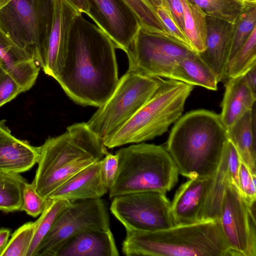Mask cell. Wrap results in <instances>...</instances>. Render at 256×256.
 Returning <instances> with one entry per match:
<instances>
[{
	"mask_svg": "<svg viewBox=\"0 0 256 256\" xmlns=\"http://www.w3.org/2000/svg\"><path fill=\"white\" fill-rule=\"evenodd\" d=\"M82 14L74 21L54 79L74 102L98 108L110 97L119 81L116 48Z\"/></svg>",
	"mask_w": 256,
	"mask_h": 256,
	"instance_id": "1",
	"label": "cell"
},
{
	"mask_svg": "<svg viewBox=\"0 0 256 256\" xmlns=\"http://www.w3.org/2000/svg\"><path fill=\"white\" fill-rule=\"evenodd\" d=\"M228 140L220 114L198 110L177 120L166 148L181 175L188 179L208 178L215 174Z\"/></svg>",
	"mask_w": 256,
	"mask_h": 256,
	"instance_id": "2",
	"label": "cell"
},
{
	"mask_svg": "<svg viewBox=\"0 0 256 256\" xmlns=\"http://www.w3.org/2000/svg\"><path fill=\"white\" fill-rule=\"evenodd\" d=\"M38 148V166L32 183L46 198L108 152L102 140L84 122L70 126L60 135L48 138Z\"/></svg>",
	"mask_w": 256,
	"mask_h": 256,
	"instance_id": "3",
	"label": "cell"
},
{
	"mask_svg": "<svg viewBox=\"0 0 256 256\" xmlns=\"http://www.w3.org/2000/svg\"><path fill=\"white\" fill-rule=\"evenodd\" d=\"M126 230L122 251L126 256H236L218 220L177 224L155 232Z\"/></svg>",
	"mask_w": 256,
	"mask_h": 256,
	"instance_id": "4",
	"label": "cell"
},
{
	"mask_svg": "<svg viewBox=\"0 0 256 256\" xmlns=\"http://www.w3.org/2000/svg\"><path fill=\"white\" fill-rule=\"evenodd\" d=\"M118 168L108 190L110 198L142 192L166 193L178 181L176 166L166 148L140 142L122 148L116 152Z\"/></svg>",
	"mask_w": 256,
	"mask_h": 256,
	"instance_id": "5",
	"label": "cell"
},
{
	"mask_svg": "<svg viewBox=\"0 0 256 256\" xmlns=\"http://www.w3.org/2000/svg\"><path fill=\"white\" fill-rule=\"evenodd\" d=\"M193 86L171 79H162L150 98L125 124L102 141L108 148L148 140L166 132L184 110Z\"/></svg>",
	"mask_w": 256,
	"mask_h": 256,
	"instance_id": "6",
	"label": "cell"
},
{
	"mask_svg": "<svg viewBox=\"0 0 256 256\" xmlns=\"http://www.w3.org/2000/svg\"><path fill=\"white\" fill-rule=\"evenodd\" d=\"M162 78L128 70L108 100L86 122L102 141L125 124L150 98Z\"/></svg>",
	"mask_w": 256,
	"mask_h": 256,
	"instance_id": "7",
	"label": "cell"
},
{
	"mask_svg": "<svg viewBox=\"0 0 256 256\" xmlns=\"http://www.w3.org/2000/svg\"><path fill=\"white\" fill-rule=\"evenodd\" d=\"M53 13V0H10L0 10V26L37 62L51 28Z\"/></svg>",
	"mask_w": 256,
	"mask_h": 256,
	"instance_id": "8",
	"label": "cell"
},
{
	"mask_svg": "<svg viewBox=\"0 0 256 256\" xmlns=\"http://www.w3.org/2000/svg\"><path fill=\"white\" fill-rule=\"evenodd\" d=\"M194 52L166 34L140 26L126 53L128 70L172 80L178 62Z\"/></svg>",
	"mask_w": 256,
	"mask_h": 256,
	"instance_id": "9",
	"label": "cell"
},
{
	"mask_svg": "<svg viewBox=\"0 0 256 256\" xmlns=\"http://www.w3.org/2000/svg\"><path fill=\"white\" fill-rule=\"evenodd\" d=\"M110 210L126 230H160L176 225L166 193L148 191L113 198Z\"/></svg>",
	"mask_w": 256,
	"mask_h": 256,
	"instance_id": "10",
	"label": "cell"
},
{
	"mask_svg": "<svg viewBox=\"0 0 256 256\" xmlns=\"http://www.w3.org/2000/svg\"><path fill=\"white\" fill-rule=\"evenodd\" d=\"M90 230H110L104 202L100 198L72 202L42 240L35 256H54L58 247L67 239Z\"/></svg>",
	"mask_w": 256,
	"mask_h": 256,
	"instance_id": "11",
	"label": "cell"
},
{
	"mask_svg": "<svg viewBox=\"0 0 256 256\" xmlns=\"http://www.w3.org/2000/svg\"><path fill=\"white\" fill-rule=\"evenodd\" d=\"M218 222L228 246L236 256H256L255 208L248 206L232 180L224 192Z\"/></svg>",
	"mask_w": 256,
	"mask_h": 256,
	"instance_id": "12",
	"label": "cell"
},
{
	"mask_svg": "<svg viewBox=\"0 0 256 256\" xmlns=\"http://www.w3.org/2000/svg\"><path fill=\"white\" fill-rule=\"evenodd\" d=\"M86 14L125 52L140 26L136 14L124 0H88Z\"/></svg>",
	"mask_w": 256,
	"mask_h": 256,
	"instance_id": "13",
	"label": "cell"
},
{
	"mask_svg": "<svg viewBox=\"0 0 256 256\" xmlns=\"http://www.w3.org/2000/svg\"><path fill=\"white\" fill-rule=\"evenodd\" d=\"M50 32L37 60L44 73L55 78L58 64L65 52L74 21L79 12L66 0H53Z\"/></svg>",
	"mask_w": 256,
	"mask_h": 256,
	"instance_id": "14",
	"label": "cell"
},
{
	"mask_svg": "<svg viewBox=\"0 0 256 256\" xmlns=\"http://www.w3.org/2000/svg\"><path fill=\"white\" fill-rule=\"evenodd\" d=\"M0 68L20 86L23 92L35 84L40 66L32 54L20 48L0 26Z\"/></svg>",
	"mask_w": 256,
	"mask_h": 256,
	"instance_id": "15",
	"label": "cell"
},
{
	"mask_svg": "<svg viewBox=\"0 0 256 256\" xmlns=\"http://www.w3.org/2000/svg\"><path fill=\"white\" fill-rule=\"evenodd\" d=\"M206 49L199 54L216 75L218 82L226 78L233 24L206 16Z\"/></svg>",
	"mask_w": 256,
	"mask_h": 256,
	"instance_id": "16",
	"label": "cell"
},
{
	"mask_svg": "<svg viewBox=\"0 0 256 256\" xmlns=\"http://www.w3.org/2000/svg\"><path fill=\"white\" fill-rule=\"evenodd\" d=\"M213 177L189 178L176 191L171 202L176 225L200 222Z\"/></svg>",
	"mask_w": 256,
	"mask_h": 256,
	"instance_id": "17",
	"label": "cell"
},
{
	"mask_svg": "<svg viewBox=\"0 0 256 256\" xmlns=\"http://www.w3.org/2000/svg\"><path fill=\"white\" fill-rule=\"evenodd\" d=\"M119 252L110 230H84L68 238L54 256H118Z\"/></svg>",
	"mask_w": 256,
	"mask_h": 256,
	"instance_id": "18",
	"label": "cell"
},
{
	"mask_svg": "<svg viewBox=\"0 0 256 256\" xmlns=\"http://www.w3.org/2000/svg\"><path fill=\"white\" fill-rule=\"evenodd\" d=\"M0 120V170L20 174L30 170L38 162L39 148L14 137Z\"/></svg>",
	"mask_w": 256,
	"mask_h": 256,
	"instance_id": "19",
	"label": "cell"
},
{
	"mask_svg": "<svg viewBox=\"0 0 256 256\" xmlns=\"http://www.w3.org/2000/svg\"><path fill=\"white\" fill-rule=\"evenodd\" d=\"M101 172V160L82 170L57 188L48 198L70 202L99 198L108 192Z\"/></svg>",
	"mask_w": 256,
	"mask_h": 256,
	"instance_id": "20",
	"label": "cell"
},
{
	"mask_svg": "<svg viewBox=\"0 0 256 256\" xmlns=\"http://www.w3.org/2000/svg\"><path fill=\"white\" fill-rule=\"evenodd\" d=\"M256 94L244 75L228 78L222 104L221 120L228 130L255 105Z\"/></svg>",
	"mask_w": 256,
	"mask_h": 256,
	"instance_id": "21",
	"label": "cell"
},
{
	"mask_svg": "<svg viewBox=\"0 0 256 256\" xmlns=\"http://www.w3.org/2000/svg\"><path fill=\"white\" fill-rule=\"evenodd\" d=\"M254 108L227 130L228 139L236 148L240 160L256 176L255 110Z\"/></svg>",
	"mask_w": 256,
	"mask_h": 256,
	"instance_id": "22",
	"label": "cell"
},
{
	"mask_svg": "<svg viewBox=\"0 0 256 256\" xmlns=\"http://www.w3.org/2000/svg\"><path fill=\"white\" fill-rule=\"evenodd\" d=\"M172 80L210 90L218 88L214 72L199 54L194 52L180 60L174 70Z\"/></svg>",
	"mask_w": 256,
	"mask_h": 256,
	"instance_id": "23",
	"label": "cell"
},
{
	"mask_svg": "<svg viewBox=\"0 0 256 256\" xmlns=\"http://www.w3.org/2000/svg\"><path fill=\"white\" fill-rule=\"evenodd\" d=\"M184 6V32L192 50L198 53L206 49V14L188 0H182Z\"/></svg>",
	"mask_w": 256,
	"mask_h": 256,
	"instance_id": "24",
	"label": "cell"
},
{
	"mask_svg": "<svg viewBox=\"0 0 256 256\" xmlns=\"http://www.w3.org/2000/svg\"><path fill=\"white\" fill-rule=\"evenodd\" d=\"M229 180H232L227 172L226 159L224 148L220 165L214 176L213 180L207 195L201 214V221L218 220L221 202L226 186Z\"/></svg>",
	"mask_w": 256,
	"mask_h": 256,
	"instance_id": "25",
	"label": "cell"
},
{
	"mask_svg": "<svg viewBox=\"0 0 256 256\" xmlns=\"http://www.w3.org/2000/svg\"><path fill=\"white\" fill-rule=\"evenodd\" d=\"M72 204L62 199L47 198L46 206L35 222L34 234L26 256H35L36 250L60 215Z\"/></svg>",
	"mask_w": 256,
	"mask_h": 256,
	"instance_id": "26",
	"label": "cell"
},
{
	"mask_svg": "<svg viewBox=\"0 0 256 256\" xmlns=\"http://www.w3.org/2000/svg\"><path fill=\"white\" fill-rule=\"evenodd\" d=\"M26 182L20 174L0 170V210H20L22 190Z\"/></svg>",
	"mask_w": 256,
	"mask_h": 256,
	"instance_id": "27",
	"label": "cell"
},
{
	"mask_svg": "<svg viewBox=\"0 0 256 256\" xmlns=\"http://www.w3.org/2000/svg\"><path fill=\"white\" fill-rule=\"evenodd\" d=\"M233 30L228 62L234 56L256 28V2H246L233 24Z\"/></svg>",
	"mask_w": 256,
	"mask_h": 256,
	"instance_id": "28",
	"label": "cell"
},
{
	"mask_svg": "<svg viewBox=\"0 0 256 256\" xmlns=\"http://www.w3.org/2000/svg\"><path fill=\"white\" fill-rule=\"evenodd\" d=\"M256 64V28L239 49L234 56L228 62L226 78L243 75Z\"/></svg>",
	"mask_w": 256,
	"mask_h": 256,
	"instance_id": "29",
	"label": "cell"
},
{
	"mask_svg": "<svg viewBox=\"0 0 256 256\" xmlns=\"http://www.w3.org/2000/svg\"><path fill=\"white\" fill-rule=\"evenodd\" d=\"M206 14L234 24L242 12L244 2L240 0H188Z\"/></svg>",
	"mask_w": 256,
	"mask_h": 256,
	"instance_id": "30",
	"label": "cell"
},
{
	"mask_svg": "<svg viewBox=\"0 0 256 256\" xmlns=\"http://www.w3.org/2000/svg\"><path fill=\"white\" fill-rule=\"evenodd\" d=\"M35 222H26L18 228L12 237L0 256H26L32 240Z\"/></svg>",
	"mask_w": 256,
	"mask_h": 256,
	"instance_id": "31",
	"label": "cell"
},
{
	"mask_svg": "<svg viewBox=\"0 0 256 256\" xmlns=\"http://www.w3.org/2000/svg\"><path fill=\"white\" fill-rule=\"evenodd\" d=\"M124 0L134 12L141 26L166 34L157 14L156 7L146 0Z\"/></svg>",
	"mask_w": 256,
	"mask_h": 256,
	"instance_id": "32",
	"label": "cell"
},
{
	"mask_svg": "<svg viewBox=\"0 0 256 256\" xmlns=\"http://www.w3.org/2000/svg\"><path fill=\"white\" fill-rule=\"evenodd\" d=\"M46 203L47 198L36 192L32 183L26 182L24 184L22 190L21 211H24L28 214L36 218L42 212Z\"/></svg>",
	"mask_w": 256,
	"mask_h": 256,
	"instance_id": "33",
	"label": "cell"
},
{
	"mask_svg": "<svg viewBox=\"0 0 256 256\" xmlns=\"http://www.w3.org/2000/svg\"><path fill=\"white\" fill-rule=\"evenodd\" d=\"M238 188L249 207L255 206L256 176L252 174L248 166L240 162L238 175Z\"/></svg>",
	"mask_w": 256,
	"mask_h": 256,
	"instance_id": "34",
	"label": "cell"
},
{
	"mask_svg": "<svg viewBox=\"0 0 256 256\" xmlns=\"http://www.w3.org/2000/svg\"><path fill=\"white\" fill-rule=\"evenodd\" d=\"M156 12L166 34L192 50L184 33L177 24L168 9L165 6L158 7Z\"/></svg>",
	"mask_w": 256,
	"mask_h": 256,
	"instance_id": "35",
	"label": "cell"
},
{
	"mask_svg": "<svg viewBox=\"0 0 256 256\" xmlns=\"http://www.w3.org/2000/svg\"><path fill=\"white\" fill-rule=\"evenodd\" d=\"M24 92L16 82L4 71L0 76V107Z\"/></svg>",
	"mask_w": 256,
	"mask_h": 256,
	"instance_id": "36",
	"label": "cell"
},
{
	"mask_svg": "<svg viewBox=\"0 0 256 256\" xmlns=\"http://www.w3.org/2000/svg\"><path fill=\"white\" fill-rule=\"evenodd\" d=\"M118 168V155L108 152L101 160V172L104 182L108 190L116 179Z\"/></svg>",
	"mask_w": 256,
	"mask_h": 256,
	"instance_id": "37",
	"label": "cell"
},
{
	"mask_svg": "<svg viewBox=\"0 0 256 256\" xmlns=\"http://www.w3.org/2000/svg\"><path fill=\"white\" fill-rule=\"evenodd\" d=\"M224 151L228 174L231 180L238 188V175L241 160L236 148L228 139L226 144Z\"/></svg>",
	"mask_w": 256,
	"mask_h": 256,
	"instance_id": "38",
	"label": "cell"
},
{
	"mask_svg": "<svg viewBox=\"0 0 256 256\" xmlns=\"http://www.w3.org/2000/svg\"><path fill=\"white\" fill-rule=\"evenodd\" d=\"M164 6L168 9L177 24L184 32V6L182 0H164Z\"/></svg>",
	"mask_w": 256,
	"mask_h": 256,
	"instance_id": "39",
	"label": "cell"
},
{
	"mask_svg": "<svg viewBox=\"0 0 256 256\" xmlns=\"http://www.w3.org/2000/svg\"><path fill=\"white\" fill-rule=\"evenodd\" d=\"M244 77L246 83L251 90L256 93V64L252 66L244 74Z\"/></svg>",
	"mask_w": 256,
	"mask_h": 256,
	"instance_id": "40",
	"label": "cell"
},
{
	"mask_svg": "<svg viewBox=\"0 0 256 256\" xmlns=\"http://www.w3.org/2000/svg\"><path fill=\"white\" fill-rule=\"evenodd\" d=\"M78 11L86 14L88 11V0H66Z\"/></svg>",
	"mask_w": 256,
	"mask_h": 256,
	"instance_id": "41",
	"label": "cell"
},
{
	"mask_svg": "<svg viewBox=\"0 0 256 256\" xmlns=\"http://www.w3.org/2000/svg\"><path fill=\"white\" fill-rule=\"evenodd\" d=\"M10 234V230L6 228H0V255L6 246Z\"/></svg>",
	"mask_w": 256,
	"mask_h": 256,
	"instance_id": "42",
	"label": "cell"
},
{
	"mask_svg": "<svg viewBox=\"0 0 256 256\" xmlns=\"http://www.w3.org/2000/svg\"><path fill=\"white\" fill-rule=\"evenodd\" d=\"M150 4H152L153 6L156 7V8L160 6H164V0H146Z\"/></svg>",
	"mask_w": 256,
	"mask_h": 256,
	"instance_id": "43",
	"label": "cell"
},
{
	"mask_svg": "<svg viewBox=\"0 0 256 256\" xmlns=\"http://www.w3.org/2000/svg\"><path fill=\"white\" fill-rule=\"evenodd\" d=\"M10 0H0V10L4 7Z\"/></svg>",
	"mask_w": 256,
	"mask_h": 256,
	"instance_id": "44",
	"label": "cell"
},
{
	"mask_svg": "<svg viewBox=\"0 0 256 256\" xmlns=\"http://www.w3.org/2000/svg\"><path fill=\"white\" fill-rule=\"evenodd\" d=\"M243 2H256V0H240Z\"/></svg>",
	"mask_w": 256,
	"mask_h": 256,
	"instance_id": "45",
	"label": "cell"
},
{
	"mask_svg": "<svg viewBox=\"0 0 256 256\" xmlns=\"http://www.w3.org/2000/svg\"><path fill=\"white\" fill-rule=\"evenodd\" d=\"M4 70L0 67V76L2 74V73L4 72Z\"/></svg>",
	"mask_w": 256,
	"mask_h": 256,
	"instance_id": "46",
	"label": "cell"
},
{
	"mask_svg": "<svg viewBox=\"0 0 256 256\" xmlns=\"http://www.w3.org/2000/svg\"><path fill=\"white\" fill-rule=\"evenodd\" d=\"M1 66V64H0V67Z\"/></svg>",
	"mask_w": 256,
	"mask_h": 256,
	"instance_id": "47",
	"label": "cell"
}]
</instances>
